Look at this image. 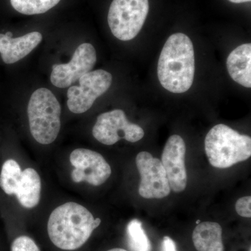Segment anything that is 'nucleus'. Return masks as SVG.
I'll return each mask as SVG.
<instances>
[{
  "instance_id": "f257e3e1",
  "label": "nucleus",
  "mask_w": 251,
  "mask_h": 251,
  "mask_svg": "<svg viewBox=\"0 0 251 251\" xmlns=\"http://www.w3.org/2000/svg\"><path fill=\"white\" fill-rule=\"evenodd\" d=\"M194 74L192 41L183 33L173 34L163 46L158 59L160 83L172 93H184L192 86Z\"/></svg>"
},
{
  "instance_id": "f03ea898",
  "label": "nucleus",
  "mask_w": 251,
  "mask_h": 251,
  "mask_svg": "<svg viewBox=\"0 0 251 251\" xmlns=\"http://www.w3.org/2000/svg\"><path fill=\"white\" fill-rule=\"evenodd\" d=\"M94 218L87 208L74 202L65 203L51 213L48 233L59 249L76 250L83 246L95 228Z\"/></svg>"
},
{
  "instance_id": "7ed1b4c3",
  "label": "nucleus",
  "mask_w": 251,
  "mask_h": 251,
  "mask_svg": "<svg viewBox=\"0 0 251 251\" xmlns=\"http://www.w3.org/2000/svg\"><path fill=\"white\" fill-rule=\"evenodd\" d=\"M204 148L211 166L225 169L250 158L251 138L221 124L209 130Z\"/></svg>"
},
{
  "instance_id": "20e7f679",
  "label": "nucleus",
  "mask_w": 251,
  "mask_h": 251,
  "mask_svg": "<svg viewBox=\"0 0 251 251\" xmlns=\"http://www.w3.org/2000/svg\"><path fill=\"white\" fill-rule=\"evenodd\" d=\"M29 129L41 145L53 143L61 128V105L49 89L39 88L31 94L27 107Z\"/></svg>"
},
{
  "instance_id": "39448f33",
  "label": "nucleus",
  "mask_w": 251,
  "mask_h": 251,
  "mask_svg": "<svg viewBox=\"0 0 251 251\" xmlns=\"http://www.w3.org/2000/svg\"><path fill=\"white\" fill-rule=\"evenodd\" d=\"M149 9V0H113L108 15L112 34L121 41L134 39L146 21Z\"/></svg>"
},
{
  "instance_id": "423d86ee",
  "label": "nucleus",
  "mask_w": 251,
  "mask_h": 251,
  "mask_svg": "<svg viewBox=\"0 0 251 251\" xmlns=\"http://www.w3.org/2000/svg\"><path fill=\"white\" fill-rule=\"evenodd\" d=\"M79 86H72L67 91V106L75 114L90 110L94 101L110 88L111 74L99 69L87 73L79 79Z\"/></svg>"
},
{
  "instance_id": "0eeeda50",
  "label": "nucleus",
  "mask_w": 251,
  "mask_h": 251,
  "mask_svg": "<svg viewBox=\"0 0 251 251\" xmlns=\"http://www.w3.org/2000/svg\"><path fill=\"white\" fill-rule=\"evenodd\" d=\"M92 134L100 143L112 145L122 138L136 143L143 138L145 132L140 126L128 122L123 110H114L97 117Z\"/></svg>"
},
{
  "instance_id": "6e6552de",
  "label": "nucleus",
  "mask_w": 251,
  "mask_h": 251,
  "mask_svg": "<svg viewBox=\"0 0 251 251\" xmlns=\"http://www.w3.org/2000/svg\"><path fill=\"white\" fill-rule=\"evenodd\" d=\"M136 166L141 181L139 194L146 199H161L169 196L171 188L161 161L148 151L137 155Z\"/></svg>"
},
{
  "instance_id": "1a4fd4ad",
  "label": "nucleus",
  "mask_w": 251,
  "mask_h": 251,
  "mask_svg": "<svg viewBox=\"0 0 251 251\" xmlns=\"http://www.w3.org/2000/svg\"><path fill=\"white\" fill-rule=\"evenodd\" d=\"M70 162L74 169L72 173L75 183L86 181L94 186L104 184L111 175L108 162L100 153L87 149H76L70 155Z\"/></svg>"
},
{
  "instance_id": "9d476101",
  "label": "nucleus",
  "mask_w": 251,
  "mask_h": 251,
  "mask_svg": "<svg viewBox=\"0 0 251 251\" xmlns=\"http://www.w3.org/2000/svg\"><path fill=\"white\" fill-rule=\"evenodd\" d=\"M97 59V52L92 44H81L75 50L70 62L52 66L51 82L59 88L70 87L82 75L92 70Z\"/></svg>"
},
{
  "instance_id": "9b49d317",
  "label": "nucleus",
  "mask_w": 251,
  "mask_h": 251,
  "mask_svg": "<svg viewBox=\"0 0 251 251\" xmlns=\"http://www.w3.org/2000/svg\"><path fill=\"white\" fill-rule=\"evenodd\" d=\"M186 151V144L183 138L179 135H173L167 141L162 153V163L171 190L175 193L182 192L187 185Z\"/></svg>"
},
{
  "instance_id": "f8f14e48",
  "label": "nucleus",
  "mask_w": 251,
  "mask_h": 251,
  "mask_svg": "<svg viewBox=\"0 0 251 251\" xmlns=\"http://www.w3.org/2000/svg\"><path fill=\"white\" fill-rule=\"evenodd\" d=\"M39 31H32L25 35L13 38L12 33H0V54L5 64L18 62L28 55L42 41Z\"/></svg>"
},
{
  "instance_id": "ddd939ff",
  "label": "nucleus",
  "mask_w": 251,
  "mask_h": 251,
  "mask_svg": "<svg viewBox=\"0 0 251 251\" xmlns=\"http://www.w3.org/2000/svg\"><path fill=\"white\" fill-rule=\"evenodd\" d=\"M229 75L239 85L251 87V45L242 44L234 50L227 59Z\"/></svg>"
},
{
  "instance_id": "4468645a",
  "label": "nucleus",
  "mask_w": 251,
  "mask_h": 251,
  "mask_svg": "<svg viewBox=\"0 0 251 251\" xmlns=\"http://www.w3.org/2000/svg\"><path fill=\"white\" fill-rule=\"evenodd\" d=\"M192 238L198 251H224L222 227L217 223H200L193 230Z\"/></svg>"
},
{
  "instance_id": "2eb2a0df",
  "label": "nucleus",
  "mask_w": 251,
  "mask_h": 251,
  "mask_svg": "<svg viewBox=\"0 0 251 251\" xmlns=\"http://www.w3.org/2000/svg\"><path fill=\"white\" fill-rule=\"evenodd\" d=\"M41 191V178L37 172L31 168L25 170L15 194L18 202L26 209H32L40 201Z\"/></svg>"
},
{
  "instance_id": "dca6fc26",
  "label": "nucleus",
  "mask_w": 251,
  "mask_h": 251,
  "mask_svg": "<svg viewBox=\"0 0 251 251\" xmlns=\"http://www.w3.org/2000/svg\"><path fill=\"white\" fill-rule=\"evenodd\" d=\"M23 171L19 164L13 159L4 162L0 174V186L9 196L16 194Z\"/></svg>"
},
{
  "instance_id": "f3484780",
  "label": "nucleus",
  "mask_w": 251,
  "mask_h": 251,
  "mask_svg": "<svg viewBox=\"0 0 251 251\" xmlns=\"http://www.w3.org/2000/svg\"><path fill=\"white\" fill-rule=\"evenodd\" d=\"M128 248L131 251H151V242L143 227L139 220L130 221L126 227Z\"/></svg>"
},
{
  "instance_id": "a211bd4d",
  "label": "nucleus",
  "mask_w": 251,
  "mask_h": 251,
  "mask_svg": "<svg viewBox=\"0 0 251 251\" xmlns=\"http://www.w3.org/2000/svg\"><path fill=\"white\" fill-rule=\"evenodd\" d=\"M61 0H10L16 11L25 15L44 14L54 7Z\"/></svg>"
},
{
  "instance_id": "6ab92c4d",
  "label": "nucleus",
  "mask_w": 251,
  "mask_h": 251,
  "mask_svg": "<svg viewBox=\"0 0 251 251\" xmlns=\"http://www.w3.org/2000/svg\"><path fill=\"white\" fill-rule=\"evenodd\" d=\"M11 251H41L33 239L27 236L16 238L11 245Z\"/></svg>"
},
{
  "instance_id": "aec40b11",
  "label": "nucleus",
  "mask_w": 251,
  "mask_h": 251,
  "mask_svg": "<svg viewBox=\"0 0 251 251\" xmlns=\"http://www.w3.org/2000/svg\"><path fill=\"white\" fill-rule=\"evenodd\" d=\"M236 211L239 216L242 217H251V197L245 196L239 198L236 202Z\"/></svg>"
},
{
  "instance_id": "412c9836",
  "label": "nucleus",
  "mask_w": 251,
  "mask_h": 251,
  "mask_svg": "<svg viewBox=\"0 0 251 251\" xmlns=\"http://www.w3.org/2000/svg\"><path fill=\"white\" fill-rule=\"evenodd\" d=\"M163 251H176V244L171 237L166 236L163 237Z\"/></svg>"
},
{
  "instance_id": "4be33fe9",
  "label": "nucleus",
  "mask_w": 251,
  "mask_h": 251,
  "mask_svg": "<svg viewBox=\"0 0 251 251\" xmlns=\"http://www.w3.org/2000/svg\"><path fill=\"white\" fill-rule=\"evenodd\" d=\"M100 223H101V220L99 219V218H97V219H94V228L97 229V227L100 226Z\"/></svg>"
},
{
  "instance_id": "5701e85b",
  "label": "nucleus",
  "mask_w": 251,
  "mask_h": 251,
  "mask_svg": "<svg viewBox=\"0 0 251 251\" xmlns=\"http://www.w3.org/2000/svg\"><path fill=\"white\" fill-rule=\"evenodd\" d=\"M229 1L232 3H235V4H241V3L249 2L251 0H229Z\"/></svg>"
},
{
  "instance_id": "b1692460",
  "label": "nucleus",
  "mask_w": 251,
  "mask_h": 251,
  "mask_svg": "<svg viewBox=\"0 0 251 251\" xmlns=\"http://www.w3.org/2000/svg\"><path fill=\"white\" fill-rule=\"evenodd\" d=\"M107 251H127L125 250V249H110V250Z\"/></svg>"
},
{
  "instance_id": "393cba45",
  "label": "nucleus",
  "mask_w": 251,
  "mask_h": 251,
  "mask_svg": "<svg viewBox=\"0 0 251 251\" xmlns=\"http://www.w3.org/2000/svg\"><path fill=\"white\" fill-rule=\"evenodd\" d=\"M196 223H197V224H199L200 223H201V221H197V222Z\"/></svg>"
},
{
  "instance_id": "a878e982",
  "label": "nucleus",
  "mask_w": 251,
  "mask_h": 251,
  "mask_svg": "<svg viewBox=\"0 0 251 251\" xmlns=\"http://www.w3.org/2000/svg\"></svg>"
}]
</instances>
